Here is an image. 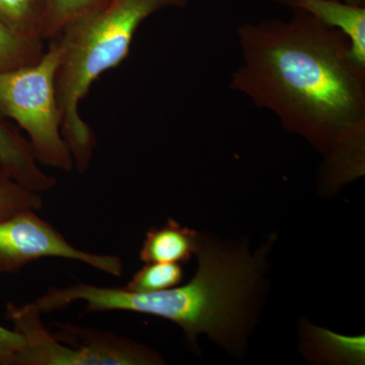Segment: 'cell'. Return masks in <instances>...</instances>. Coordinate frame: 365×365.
Returning <instances> with one entry per match:
<instances>
[{
    "instance_id": "6da1fadb",
    "label": "cell",
    "mask_w": 365,
    "mask_h": 365,
    "mask_svg": "<svg viewBox=\"0 0 365 365\" xmlns=\"http://www.w3.org/2000/svg\"><path fill=\"white\" fill-rule=\"evenodd\" d=\"M242 63L230 88L326 158L327 184L364 174L365 67L349 40L306 11L237 28Z\"/></svg>"
},
{
    "instance_id": "7a4b0ae2",
    "label": "cell",
    "mask_w": 365,
    "mask_h": 365,
    "mask_svg": "<svg viewBox=\"0 0 365 365\" xmlns=\"http://www.w3.org/2000/svg\"><path fill=\"white\" fill-rule=\"evenodd\" d=\"M266 253L267 247L251 255L247 248L200 237L196 274L182 287L135 292L78 283L49 288L32 304L41 314L63 311L76 302H83L85 314L112 311L151 314L181 327L193 347L197 337L206 334L225 348L235 349L248 326Z\"/></svg>"
},
{
    "instance_id": "3957f363",
    "label": "cell",
    "mask_w": 365,
    "mask_h": 365,
    "mask_svg": "<svg viewBox=\"0 0 365 365\" xmlns=\"http://www.w3.org/2000/svg\"><path fill=\"white\" fill-rule=\"evenodd\" d=\"M188 4L189 0H108L52 38L60 51L56 93L62 135L79 174L90 167L96 146L95 133L79 113L81 101L103 73L127 58L136 31L146 19L168 7L182 9Z\"/></svg>"
},
{
    "instance_id": "277c9868",
    "label": "cell",
    "mask_w": 365,
    "mask_h": 365,
    "mask_svg": "<svg viewBox=\"0 0 365 365\" xmlns=\"http://www.w3.org/2000/svg\"><path fill=\"white\" fill-rule=\"evenodd\" d=\"M49 42L35 63L0 71V115L26 132L40 165L71 172L73 157L62 135L57 102L59 47L56 41Z\"/></svg>"
},
{
    "instance_id": "5b68a950",
    "label": "cell",
    "mask_w": 365,
    "mask_h": 365,
    "mask_svg": "<svg viewBox=\"0 0 365 365\" xmlns=\"http://www.w3.org/2000/svg\"><path fill=\"white\" fill-rule=\"evenodd\" d=\"M44 258L81 262L116 277L124 272L123 262L119 257L76 248L34 209H24L0 220V272H16L31 262Z\"/></svg>"
},
{
    "instance_id": "8992f818",
    "label": "cell",
    "mask_w": 365,
    "mask_h": 365,
    "mask_svg": "<svg viewBox=\"0 0 365 365\" xmlns=\"http://www.w3.org/2000/svg\"><path fill=\"white\" fill-rule=\"evenodd\" d=\"M52 335L71 348L74 365H157L163 357L155 350L128 338L71 323L56 324Z\"/></svg>"
},
{
    "instance_id": "52a82bcc",
    "label": "cell",
    "mask_w": 365,
    "mask_h": 365,
    "mask_svg": "<svg viewBox=\"0 0 365 365\" xmlns=\"http://www.w3.org/2000/svg\"><path fill=\"white\" fill-rule=\"evenodd\" d=\"M0 172L25 188L44 193L54 189L56 178L46 174L29 139L0 115Z\"/></svg>"
},
{
    "instance_id": "ba28073f",
    "label": "cell",
    "mask_w": 365,
    "mask_h": 365,
    "mask_svg": "<svg viewBox=\"0 0 365 365\" xmlns=\"http://www.w3.org/2000/svg\"><path fill=\"white\" fill-rule=\"evenodd\" d=\"M292 11H306L324 25L340 31L349 40L353 57L365 67V6L340 0H275Z\"/></svg>"
},
{
    "instance_id": "9c48e42d",
    "label": "cell",
    "mask_w": 365,
    "mask_h": 365,
    "mask_svg": "<svg viewBox=\"0 0 365 365\" xmlns=\"http://www.w3.org/2000/svg\"><path fill=\"white\" fill-rule=\"evenodd\" d=\"M196 230L169 220L146 234L139 258L144 263H186L196 254L200 242Z\"/></svg>"
},
{
    "instance_id": "30bf717a",
    "label": "cell",
    "mask_w": 365,
    "mask_h": 365,
    "mask_svg": "<svg viewBox=\"0 0 365 365\" xmlns=\"http://www.w3.org/2000/svg\"><path fill=\"white\" fill-rule=\"evenodd\" d=\"M307 329L306 346L319 359L336 364H364V336L348 337L314 326Z\"/></svg>"
},
{
    "instance_id": "8fae6325",
    "label": "cell",
    "mask_w": 365,
    "mask_h": 365,
    "mask_svg": "<svg viewBox=\"0 0 365 365\" xmlns=\"http://www.w3.org/2000/svg\"><path fill=\"white\" fill-rule=\"evenodd\" d=\"M108 0H43V40L49 41L67 26L97 11Z\"/></svg>"
},
{
    "instance_id": "7c38bea8",
    "label": "cell",
    "mask_w": 365,
    "mask_h": 365,
    "mask_svg": "<svg viewBox=\"0 0 365 365\" xmlns=\"http://www.w3.org/2000/svg\"><path fill=\"white\" fill-rule=\"evenodd\" d=\"M43 0H0V20L14 32L43 41Z\"/></svg>"
},
{
    "instance_id": "4fadbf2b",
    "label": "cell",
    "mask_w": 365,
    "mask_h": 365,
    "mask_svg": "<svg viewBox=\"0 0 365 365\" xmlns=\"http://www.w3.org/2000/svg\"><path fill=\"white\" fill-rule=\"evenodd\" d=\"M45 50L43 41L24 37L0 20V71L35 63Z\"/></svg>"
},
{
    "instance_id": "5bb4252c",
    "label": "cell",
    "mask_w": 365,
    "mask_h": 365,
    "mask_svg": "<svg viewBox=\"0 0 365 365\" xmlns=\"http://www.w3.org/2000/svg\"><path fill=\"white\" fill-rule=\"evenodd\" d=\"M184 279L179 263H150L137 271L126 289L135 292H155L177 287Z\"/></svg>"
},
{
    "instance_id": "9a60e30c",
    "label": "cell",
    "mask_w": 365,
    "mask_h": 365,
    "mask_svg": "<svg viewBox=\"0 0 365 365\" xmlns=\"http://www.w3.org/2000/svg\"><path fill=\"white\" fill-rule=\"evenodd\" d=\"M44 200L40 193L25 188L0 172V220L9 217L24 209L40 211Z\"/></svg>"
},
{
    "instance_id": "2e32d148",
    "label": "cell",
    "mask_w": 365,
    "mask_h": 365,
    "mask_svg": "<svg viewBox=\"0 0 365 365\" xmlns=\"http://www.w3.org/2000/svg\"><path fill=\"white\" fill-rule=\"evenodd\" d=\"M25 345V338L21 333L0 326V365H16Z\"/></svg>"
},
{
    "instance_id": "e0dca14e",
    "label": "cell",
    "mask_w": 365,
    "mask_h": 365,
    "mask_svg": "<svg viewBox=\"0 0 365 365\" xmlns=\"http://www.w3.org/2000/svg\"><path fill=\"white\" fill-rule=\"evenodd\" d=\"M340 1L351 4V6H365V0H340Z\"/></svg>"
}]
</instances>
